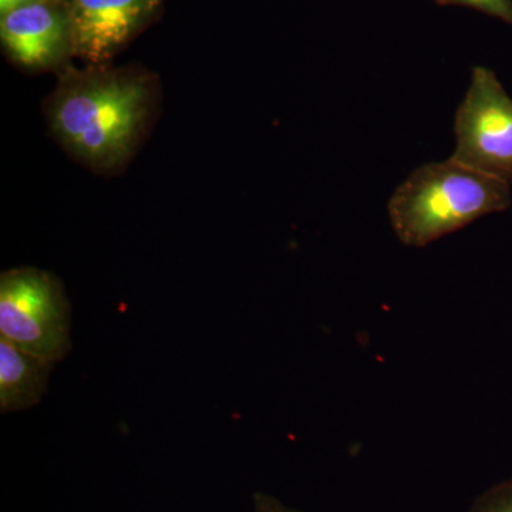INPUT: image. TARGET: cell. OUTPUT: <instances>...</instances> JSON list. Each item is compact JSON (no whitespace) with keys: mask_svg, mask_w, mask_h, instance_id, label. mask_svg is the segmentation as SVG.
I'll return each instance as SVG.
<instances>
[{"mask_svg":"<svg viewBox=\"0 0 512 512\" xmlns=\"http://www.w3.org/2000/svg\"><path fill=\"white\" fill-rule=\"evenodd\" d=\"M510 205V185L450 158L414 170L390 198L389 217L404 245L423 248Z\"/></svg>","mask_w":512,"mask_h":512,"instance_id":"obj_1","label":"cell"},{"mask_svg":"<svg viewBox=\"0 0 512 512\" xmlns=\"http://www.w3.org/2000/svg\"><path fill=\"white\" fill-rule=\"evenodd\" d=\"M148 89L128 77H89L55 101L52 124L77 156L96 165L120 163L130 153L147 114Z\"/></svg>","mask_w":512,"mask_h":512,"instance_id":"obj_2","label":"cell"},{"mask_svg":"<svg viewBox=\"0 0 512 512\" xmlns=\"http://www.w3.org/2000/svg\"><path fill=\"white\" fill-rule=\"evenodd\" d=\"M70 305L55 276L33 268L0 278V338L59 362L72 349Z\"/></svg>","mask_w":512,"mask_h":512,"instance_id":"obj_3","label":"cell"},{"mask_svg":"<svg viewBox=\"0 0 512 512\" xmlns=\"http://www.w3.org/2000/svg\"><path fill=\"white\" fill-rule=\"evenodd\" d=\"M454 133L451 160L512 187V99L493 70L474 67Z\"/></svg>","mask_w":512,"mask_h":512,"instance_id":"obj_4","label":"cell"},{"mask_svg":"<svg viewBox=\"0 0 512 512\" xmlns=\"http://www.w3.org/2000/svg\"><path fill=\"white\" fill-rule=\"evenodd\" d=\"M160 0H72V49L86 59H107L143 26Z\"/></svg>","mask_w":512,"mask_h":512,"instance_id":"obj_5","label":"cell"},{"mask_svg":"<svg viewBox=\"0 0 512 512\" xmlns=\"http://www.w3.org/2000/svg\"><path fill=\"white\" fill-rule=\"evenodd\" d=\"M0 37L9 55L28 69L53 66L72 47L69 16L50 0L2 16Z\"/></svg>","mask_w":512,"mask_h":512,"instance_id":"obj_6","label":"cell"},{"mask_svg":"<svg viewBox=\"0 0 512 512\" xmlns=\"http://www.w3.org/2000/svg\"><path fill=\"white\" fill-rule=\"evenodd\" d=\"M56 362L33 355L0 338V410L22 412L36 406L49 387Z\"/></svg>","mask_w":512,"mask_h":512,"instance_id":"obj_7","label":"cell"},{"mask_svg":"<svg viewBox=\"0 0 512 512\" xmlns=\"http://www.w3.org/2000/svg\"><path fill=\"white\" fill-rule=\"evenodd\" d=\"M470 512H512V480L481 494L471 505Z\"/></svg>","mask_w":512,"mask_h":512,"instance_id":"obj_8","label":"cell"},{"mask_svg":"<svg viewBox=\"0 0 512 512\" xmlns=\"http://www.w3.org/2000/svg\"><path fill=\"white\" fill-rule=\"evenodd\" d=\"M441 6H464L512 25V0H434Z\"/></svg>","mask_w":512,"mask_h":512,"instance_id":"obj_9","label":"cell"},{"mask_svg":"<svg viewBox=\"0 0 512 512\" xmlns=\"http://www.w3.org/2000/svg\"><path fill=\"white\" fill-rule=\"evenodd\" d=\"M254 507L255 512H301L292 510L271 495L262 493L254 495Z\"/></svg>","mask_w":512,"mask_h":512,"instance_id":"obj_10","label":"cell"},{"mask_svg":"<svg viewBox=\"0 0 512 512\" xmlns=\"http://www.w3.org/2000/svg\"><path fill=\"white\" fill-rule=\"evenodd\" d=\"M45 2V0H0V15L5 16L13 10L25 8L33 3Z\"/></svg>","mask_w":512,"mask_h":512,"instance_id":"obj_11","label":"cell"}]
</instances>
